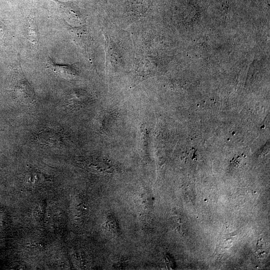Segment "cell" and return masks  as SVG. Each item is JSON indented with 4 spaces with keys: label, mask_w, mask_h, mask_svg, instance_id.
Masks as SVG:
<instances>
[{
    "label": "cell",
    "mask_w": 270,
    "mask_h": 270,
    "mask_svg": "<svg viewBox=\"0 0 270 270\" xmlns=\"http://www.w3.org/2000/svg\"><path fill=\"white\" fill-rule=\"evenodd\" d=\"M16 79L14 85V92L18 98L22 103L30 104L36 100L33 89L29 82L21 72Z\"/></svg>",
    "instance_id": "1"
},
{
    "label": "cell",
    "mask_w": 270,
    "mask_h": 270,
    "mask_svg": "<svg viewBox=\"0 0 270 270\" xmlns=\"http://www.w3.org/2000/svg\"><path fill=\"white\" fill-rule=\"evenodd\" d=\"M26 35L28 40L33 46H38L39 42V33L36 22L34 18H28L26 26Z\"/></svg>",
    "instance_id": "4"
},
{
    "label": "cell",
    "mask_w": 270,
    "mask_h": 270,
    "mask_svg": "<svg viewBox=\"0 0 270 270\" xmlns=\"http://www.w3.org/2000/svg\"><path fill=\"white\" fill-rule=\"evenodd\" d=\"M38 138L40 142L48 146H58L60 142V136L52 131H44L40 133Z\"/></svg>",
    "instance_id": "5"
},
{
    "label": "cell",
    "mask_w": 270,
    "mask_h": 270,
    "mask_svg": "<svg viewBox=\"0 0 270 270\" xmlns=\"http://www.w3.org/2000/svg\"><path fill=\"white\" fill-rule=\"evenodd\" d=\"M56 4L59 11L70 20H80V13L76 5L72 2L52 0Z\"/></svg>",
    "instance_id": "3"
},
{
    "label": "cell",
    "mask_w": 270,
    "mask_h": 270,
    "mask_svg": "<svg viewBox=\"0 0 270 270\" xmlns=\"http://www.w3.org/2000/svg\"><path fill=\"white\" fill-rule=\"evenodd\" d=\"M8 28L4 20L0 18V42L3 44L6 42Z\"/></svg>",
    "instance_id": "6"
},
{
    "label": "cell",
    "mask_w": 270,
    "mask_h": 270,
    "mask_svg": "<svg viewBox=\"0 0 270 270\" xmlns=\"http://www.w3.org/2000/svg\"><path fill=\"white\" fill-rule=\"evenodd\" d=\"M47 64L55 74L62 78L70 80L77 75L76 70L72 65L57 64L50 58H48Z\"/></svg>",
    "instance_id": "2"
}]
</instances>
